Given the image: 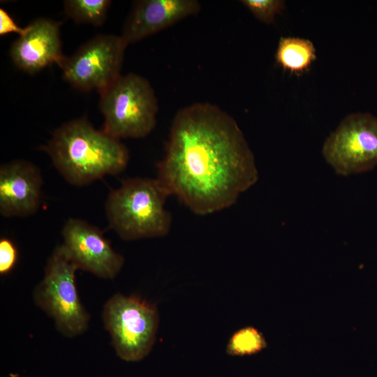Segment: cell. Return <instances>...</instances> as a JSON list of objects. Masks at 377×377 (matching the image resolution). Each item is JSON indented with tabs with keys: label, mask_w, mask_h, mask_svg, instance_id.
Here are the masks:
<instances>
[{
	"label": "cell",
	"mask_w": 377,
	"mask_h": 377,
	"mask_svg": "<svg viewBox=\"0 0 377 377\" xmlns=\"http://www.w3.org/2000/svg\"><path fill=\"white\" fill-rule=\"evenodd\" d=\"M322 154L339 175L374 169L377 165V117L362 112L347 115L324 142Z\"/></svg>",
	"instance_id": "obj_7"
},
{
	"label": "cell",
	"mask_w": 377,
	"mask_h": 377,
	"mask_svg": "<svg viewBox=\"0 0 377 377\" xmlns=\"http://www.w3.org/2000/svg\"><path fill=\"white\" fill-rule=\"evenodd\" d=\"M18 258L15 244L9 238L0 239V274H8L15 267Z\"/></svg>",
	"instance_id": "obj_17"
},
{
	"label": "cell",
	"mask_w": 377,
	"mask_h": 377,
	"mask_svg": "<svg viewBox=\"0 0 377 377\" xmlns=\"http://www.w3.org/2000/svg\"><path fill=\"white\" fill-rule=\"evenodd\" d=\"M26 31V27L22 28L4 9L0 8V35L16 33L22 36Z\"/></svg>",
	"instance_id": "obj_18"
},
{
	"label": "cell",
	"mask_w": 377,
	"mask_h": 377,
	"mask_svg": "<svg viewBox=\"0 0 377 377\" xmlns=\"http://www.w3.org/2000/svg\"><path fill=\"white\" fill-rule=\"evenodd\" d=\"M240 2L262 22L271 24L285 7L282 0H242Z\"/></svg>",
	"instance_id": "obj_16"
},
{
	"label": "cell",
	"mask_w": 377,
	"mask_h": 377,
	"mask_svg": "<svg viewBox=\"0 0 377 377\" xmlns=\"http://www.w3.org/2000/svg\"><path fill=\"white\" fill-rule=\"evenodd\" d=\"M156 179L170 195L205 215L235 203L258 172L232 117L216 105L195 103L175 115Z\"/></svg>",
	"instance_id": "obj_1"
},
{
	"label": "cell",
	"mask_w": 377,
	"mask_h": 377,
	"mask_svg": "<svg viewBox=\"0 0 377 377\" xmlns=\"http://www.w3.org/2000/svg\"><path fill=\"white\" fill-rule=\"evenodd\" d=\"M103 320L121 360L136 362L149 353L159 322L154 304L136 296L116 294L104 305Z\"/></svg>",
	"instance_id": "obj_6"
},
{
	"label": "cell",
	"mask_w": 377,
	"mask_h": 377,
	"mask_svg": "<svg viewBox=\"0 0 377 377\" xmlns=\"http://www.w3.org/2000/svg\"><path fill=\"white\" fill-rule=\"evenodd\" d=\"M200 9L197 0L136 1L121 36L127 45L133 43L197 15Z\"/></svg>",
	"instance_id": "obj_12"
},
{
	"label": "cell",
	"mask_w": 377,
	"mask_h": 377,
	"mask_svg": "<svg viewBox=\"0 0 377 377\" xmlns=\"http://www.w3.org/2000/svg\"><path fill=\"white\" fill-rule=\"evenodd\" d=\"M43 149L63 177L76 186L119 174L129 158L119 139L96 130L85 117L59 126Z\"/></svg>",
	"instance_id": "obj_2"
},
{
	"label": "cell",
	"mask_w": 377,
	"mask_h": 377,
	"mask_svg": "<svg viewBox=\"0 0 377 377\" xmlns=\"http://www.w3.org/2000/svg\"><path fill=\"white\" fill-rule=\"evenodd\" d=\"M316 59V50L309 39L287 36L279 39L275 53L276 64L291 74L306 72Z\"/></svg>",
	"instance_id": "obj_13"
},
{
	"label": "cell",
	"mask_w": 377,
	"mask_h": 377,
	"mask_svg": "<svg viewBox=\"0 0 377 377\" xmlns=\"http://www.w3.org/2000/svg\"><path fill=\"white\" fill-rule=\"evenodd\" d=\"M111 1L66 0L64 1L66 15L77 23H88L101 26L105 20Z\"/></svg>",
	"instance_id": "obj_14"
},
{
	"label": "cell",
	"mask_w": 377,
	"mask_h": 377,
	"mask_svg": "<svg viewBox=\"0 0 377 377\" xmlns=\"http://www.w3.org/2000/svg\"><path fill=\"white\" fill-rule=\"evenodd\" d=\"M77 269L61 244L57 246L47 260L43 279L34 292L36 305L53 319L57 329L68 337L82 334L89 321V315L77 290Z\"/></svg>",
	"instance_id": "obj_5"
},
{
	"label": "cell",
	"mask_w": 377,
	"mask_h": 377,
	"mask_svg": "<svg viewBox=\"0 0 377 377\" xmlns=\"http://www.w3.org/2000/svg\"><path fill=\"white\" fill-rule=\"evenodd\" d=\"M127 45L121 36H96L65 57L60 66L64 79L80 90L100 93L121 75Z\"/></svg>",
	"instance_id": "obj_8"
},
{
	"label": "cell",
	"mask_w": 377,
	"mask_h": 377,
	"mask_svg": "<svg viewBox=\"0 0 377 377\" xmlns=\"http://www.w3.org/2000/svg\"><path fill=\"white\" fill-rule=\"evenodd\" d=\"M170 195L157 179H125L112 190L105 202L109 225L123 239L165 236L172 216L165 208Z\"/></svg>",
	"instance_id": "obj_3"
},
{
	"label": "cell",
	"mask_w": 377,
	"mask_h": 377,
	"mask_svg": "<svg viewBox=\"0 0 377 377\" xmlns=\"http://www.w3.org/2000/svg\"><path fill=\"white\" fill-rule=\"evenodd\" d=\"M61 244L77 269L103 279H114L124 259L111 246L97 227L78 219L70 218L61 232Z\"/></svg>",
	"instance_id": "obj_9"
},
{
	"label": "cell",
	"mask_w": 377,
	"mask_h": 377,
	"mask_svg": "<svg viewBox=\"0 0 377 377\" xmlns=\"http://www.w3.org/2000/svg\"><path fill=\"white\" fill-rule=\"evenodd\" d=\"M60 24L52 20L38 18L27 26L24 34L10 49L15 65L29 74L52 64L60 66L66 57L61 51Z\"/></svg>",
	"instance_id": "obj_11"
},
{
	"label": "cell",
	"mask_w": 377,
	"mask_h": 377,
	"mask_svg": "<svg viewBox=\"0 0 377 377\" xmlns=\"http://www.w3.org/2000/svg\"><path fill=\"white\" fill-rule=\"evenodd\" d=\"M103 131L117 138L147 136L156 123L158 103L145 77L131 73L120 75L100 92Z\"/></svg>",
	"instance_id": "obj_4"
},
{
	"label": "cell",
	"mask_w": 377,
	"mask_h": 377,
	"mask_svg": "<svg viewBox=\"0 0 377 377\" xmlns=\"http://www.w3.org/2000/svg\"><path fill=\"white\" fill-rule=\"evenodd\" d=\"M267 346L263 333L252 326L242 327L234 332L227 344L226 352L232 356H245L258 353Z\"/></svg>",
	"instance_id": "obj_15"
},
{
	"label": "cell",
	"mask_w": 377,
	"mask_h": 377,
	"mask_svg": "<svg viewBox=\"0 0 377 377\" xmlns=\"http://www.w3.org/2000/svg\"><path fill=\"white\" fill-rule=\"evenodd\" d=\"M43 178L38 168L25 160L0 167V213L24 217L34 214L41 200Z\"/></svg>",
	"instance_id": "obj_10"
}]
</instances>
